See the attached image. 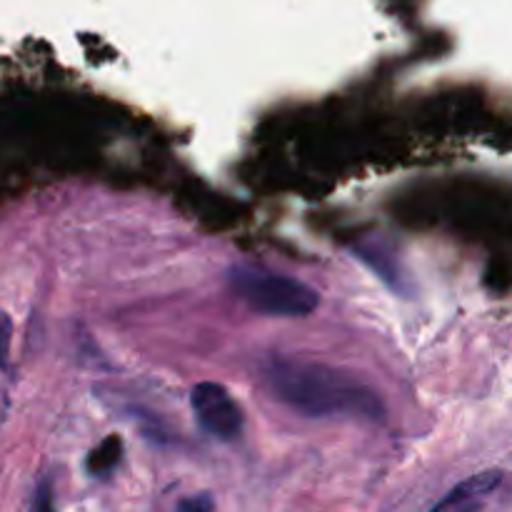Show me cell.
Segmentation results:
<instances>
[{"label": "cell", "mask_w": 512, "mask_h": 512, "mask_svg": "<svg viewBox=\"0 0 512 512\" xmlns=\"http://www.w3.org/2000/svg\"><path fill=\"white\" fill-rule=\"evenodd\" d=\"M10 335H13V323L8 315L0 310V365H8V350H10Z\"/></svg>", "instance_id": "6"}, {"label": "cell", "mask_w": 512, "mask_h": 512, "mask_svg": "<svg viewBox=\"0 0 512 512\" xmlns=\"http://www.w3.org/2000/svg\"><path fill=\"white\" fill-rule=\"evenodd\" d=\"M228 285L250 310L270 318H305L320 305V295L310 285L255 265H233Z\"/></svg>", "instance_id": "2"}, {"label": "cell", "mask_w": 512, "mask_h": 512, "mask_svg": "<svg viewBox=\"0 0 512 512\" xmlns=\"http://www.w3.org/2000/svg\"><path fill=\"white\" fill-rule=\"evenodd\" d=\"M120 458H123V440L118 435H108L98 448L90 450L88 455V473L95 478H105L118 468Z\"/></svg>", "instance_id": "5"}, {"label": "cell", "mask_w": 512, "mask_h": 512, "mask_svg": "<svg viewBox=\"0 0 512 512\" xmlns=\"http://www.w3.org/2000/svg\"><path fill=\"white\" fill-rule=\"evenodd\" d=\"M270 390L293 413L305 418H348L378 423L383 398L370 385L333 365L303 358H273L265 368Z\"/></svg>", "instance_id": "1"}, {"label": "cell", "mask_w": 512, "mask_h": 512, "mask_svg": "<svg viewBox=\"0 0 512 512\" xmlns=\"http://www.w3.org/2000/svg\"><path fill=\"white\" fill-rule=\"evenodd\" d=\"M215 503L210 495H193V498L183 500L175 512H213Z\"/></svg>", "instance_id": "7"}, {"label": "cell", "mask_w": 512, "mask_h": 512, "mask_svg": "<svg viewBox=\"0 0 512 512\" xmlns=\"http://www.w3.org/2000/svg\"><path fill=\"white\" fill-rule=\"evenodd\" d=\"M35 512H58L53 508V495H50V485H40L38 495H35Z\"/></svg>", "instance_id": "8"}, {"label": "cell", "mask_w": 512, "mask_h": 512, "mask_svg": "<svg viewBox=\"0 0 512 512\" xmlns=\"http://www.w3.org/2000/svg\"><path fill=\"white\" fill-rule=\"evenodd\" d=\"M190 408L200 428L223 443H233L243 435L245 418L233 395L218 383H198L190 390Z\"/></svg>", "instance_id": "3"}, {"label": "cell", "mask_w": 512, "mask_h": 512, "mask_svg": "<svg viewBox=\"0 0 512 512\" xmlns=\"http://www.w3.org/2000/svg\"><path fill=\"white\" fill-rule=\"evenodd\" d=\"M500 483H503L500 470H485L455 485L430 512H480L490 495L500 488Z\"/></svg>", "instance_id": "4"}]
</instances>
